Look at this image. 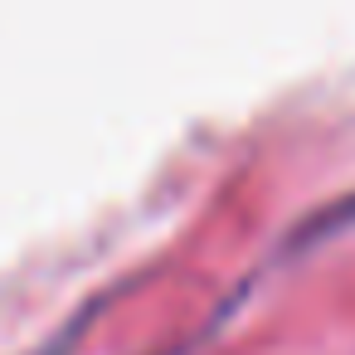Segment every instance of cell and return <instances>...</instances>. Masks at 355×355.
Masks as SVG:
<instances>
[{
	"instance_id": "1",
	"label": "cell",
	"mask_w": 355,
	"mask_h": 355,
	"mask_svg": "<svg viewBox=\"0 0 355 355\" xmlns=\"http://www.w3.org/2000/svg\"><path fill=\"white\" fill-rule=\"evenodd\" d=\"M355 219V190H345L340 200H331L326 209H316L311 219H302V229H297V243H311V239H331V234H340L345 224Z\"/></svg>"
}]
</instances>
